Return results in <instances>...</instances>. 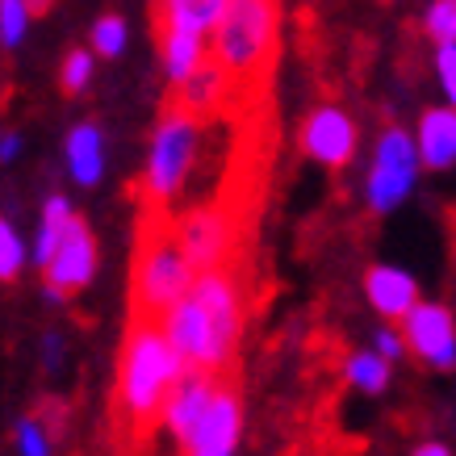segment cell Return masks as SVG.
<instances>
[{"label": "cell", "instance_id": "cell-18", "mask_svg": "<svg viewBox=\"0 0 456 456\" xmlns=\"http://www.w3.org/2000/svg\"><path fill=\"white\" fill-rule=\"evenodd\" d=\"M155 34H159V68L172 84L189 80L209 59V38L201 34H184V29H155Z\"/></svg>", "mask_w": 456, "mask_h": 456}, {"label": "cell", "instance_id": "cell-20", "mask_svg": "<svg viewBox=\"0 0 456 456\" xmlns=\"http://www.w3.org/2000/svg\"><path fill=\"white\" fill-rule=\"evenodd\" d=\"M344 381L364 398H381L389 381H394V364H386L373 347H360V352H352L344 360Z\"/></svg>", "mask_w": 456, "mask_h": 456}, {"label": "cell", "instance_id": "cell-3", "mask_svg": "<svg viewBox=\"0 0 456 456\" xmlns=\"http://www.w3.org/2000/svg\"><path fill=\"white\" fill-rule=\"evenodd\" d=\"M281 38V0H226L209 34V63L231 84H260L273 68Z\"/></svg>", "mask_w": 456, "mask_h": 456}, {"label": "cell", "instance_id": "cell-19", "mask_svg": "<svg viewBox=\"0 0 456 456\" xmlns=\"http://www.w3.org/2000/svg\"><path fill=\"white\" fill-rule=\"evenodd\" d=\"M71 222H76L71 197H63V193L46 197V201H42V209H38V231H34V239H29V264L46 268V264H51V256H55V248L63 243V235H68Z\"/></svg>", "mask_w": 456, "mask_h": 456}, {"label": "cell", "instance_id": "cell-9", "mask_svg": "<svg viewBox=\"0 0 456 456\" xmlns=\"http://www.w3.org/2000/svg\"><path fill=\"white\" fill-rule=\"evenodd\" d=\"M297 147H302V155L310 159V164L339 172V167H347L360 151V126L344 105L322 101V105H314V110L302 118Z\"/></svg>", "mask_w": 456, "mask_h": 456}, {"label": "cell", "instance_id": "cell-11", "mask_svg": "<svg viewBox=\"0 0 456 456\" xmlns=\"http://www.w3.org/2000/svg\"><path fill=\"white\" fill-rule=\"evenodd\" d=\"M239 436H243V398L235 386L222 381L209 411L193 428V436L184 440V456H235Z\"/></svg>", "mask_w": 456, "mask_h": 456}, {"label": "cell", "instance_id": "cell-4", "mask_svg": "<svg viewBox=\"0 0 456 456\" xmlns=\"http://www.w3.org/2000/svg\"><path fill=\"white\" fill-rule=\"evenodd\" d=\"M193 277L197 273L180 256L176 239H172V226L159 214H151L147 226L139 231L134 268H130V305H134V318L159 322L184 293L193 289Z\"/></svg>", "mask_w": 456, "mask_h": 456}, {"label": "cell", "instance_id": "cell-15", "mask_svg": "<svg viewBox=\"0 0 456 456\" xmlns=\"http://www.w3.org/2000/svg\"><path fill=\"white\" fill-rule=\"evenodd\" d=\"M63 167H68L71 184L80 189H97L110 167V139L97 122H76L63 139Z\"/></svg>", "mask_w": 456, "mask_h": 456}, {"label": "cell", "instance_id": "cell-23", "mask_svg": "<svg viewBox=\"0 0 456 456\" xmlns=\"http://www.w3.org/2000/svg\"><path fill=\"white\" fill-rule=\"evenodd\" d=\"M93 80H97V55H93L88 46L68 51V55H63V68H59V88H63L68 97H80Z\"/></svg>", "mask_w": 456, "mask_h": 456}, {"label": "cell", "instance_id": "cell-5", "mask_svg": "<svg viewBox=\"0 0 456 456\" xmlns=\"http://www.w3.org/2000/svg\"><path fill=\"white\" fill-rule=\"evenodd\" d=\"M201 139H206V122L189 118L176 105L155 122L151 142H147V164H142V201L151 214L172 209V201L184 193L201 159Z\"/></svg>", "mask_w": 456, "mask_h": 456}, {"label": "cell", "instance_id": "cell-1", "mask_svg": "<svg viewBox=\"0 0 456 456\" xmlns=\"http://www.w3.org/2000/svg\"><path fill=\"white\" fill-rule=\"evenodd\" d=\"M159 331L172 344L184 369L222 377L243 335V285L231 268L197 273L193 289L184 293L164 318Z\"/></svg>", "mask_w": 456, "mask_h": 456}, {"label": "cell", "instance_id": "cell-25", "mask_svg": "<svg viewBox=\"0 0 456 456\" xmlns=\"http://www.w3.org/2000/svg\"><path fill=\"white\" fill-rule=\"evenodd\" d=\"M419 26H423V34L431 38V46H452L456 42V0H428Z\"/></svg>", "mask_w": 456, "mask_h": 456}, {"label": "cell", "instance_id": "cell-14", "mask_svg": "<svg viewBox=\"0 0 456 456\" xmlns=\"http://www.w3.org/2000/svg\"><path fill=\"white\" fill-rule=\"evenodd\" d=\"M415 155L423 172H452L456 167V110L448 105H428L411 126Z\"/></svg>", "mask_w": 456, "mask_h": 456}, {"label": "cell", "instance_id": "cell-10", "mask_svg": "<svg viewBox=\"0 0 456 456\" xmlns=\"http://www.w3.org/2000/svg\"><path fill=\"white\" fill-rule=\"evenodd\" d=\"M402 344L415 360H423L436 373H452L456 369V314L448 302H423L398 322Z\"/></svg>", "mask_w": 456, "mask_h": 456}, {"label": "cell", "instance_id": "cell-31", "mask_svg": "<svg viewBox=\"0 0 456 456\" xmlns=\"http://www.w3.org/2000/svg\"><path fill=\"white\" fill-rule=\"evenodd\" d=\"M411 456H452V448L444 440H423V444H415V452Z\"/></svg>", "mask_w": 456, "mask_h": 456}, {"label": "cell", "instance_id": "cell-26", "mask_svg": "<svg viewBox=\"0 0 456 456\" xmlns=\"http://www.w3.org/2000/svg\"><path fill=\"white\" fill-rule=\"evenodd\" d=\"M431 76H436V88H440V105L456 110V42L431 51Z\"/></svg>", "mask_w": 456, "mask_h": 456}, {"label": "cell", "instance_id": "cell-24", "mask_svg": "<svg viewBox=\"0 0 456 456\" xmlns=\"http://www.w3.org/2000/svg\"><path fill=\"white\" fill-rule=\"evenodd\" d=\"M29 29H34V9L26 0H0V46L17 51L29 38Z\"/></svg>", "mask_w": 456, "mask_h": 456}, {"label": "cell", "instance_id": "cell-7", "mask_svg": "<svg viewBox=\"0 0 456 456\" xmlns=\"http://www.w3.org/2000/svg\"><path fill=\"white\" fill-rule=\"evenodd\" d=\"M172 226V239H176L180 256L189 260L193 273H214V268H226V260L235 256L239 243V222L226 206H193L189 214H180Z\"/></svg>", "mask_w": 456, "mask_h": 456}, {"label": "cell", "instance_id": "cell-28", "mask_svg": "<svg viewBox=\"0 0 456 456\" xmlns=\"http://www.w3.org/2000/svg\"><path fill=\"white\" fill-rule=\"evenodd\" d=\"M373 352L386 360V364H394V360L406 356V344H402V331H398V327H381V331L373 335Z\"/></svg>", "mask_w": 456, "mask_h": 456}, {"label": "cell", "instance_id": "cell-32", "mask_svg": "<svg viewBox=\"0 0 456 456\" xmlns=\"http://www.w3.org/2000/svg\"><path fill=\"white\" fill-rule=\"evenodd\" d=\"M29 9H34V17H42V13H51V4H55V0H26Z\"/></svg>", "mask_w": 456, "mask_h": 456}, {"label": "cell", "instance_id": "cell-8", "mask_svg": "<svg viewBox=\"0 0 456 456\" xmlns=\"http://www.w3.org/2000/svg\"><path fill=\"white\" fill-rule=\"evenodd\" d=\"M97 268H101V243L93 235V226L76 214V222L68 226L63 243L55 248L51 264L42 268V281H46V302L63 305L68 297H76L80 289H88L97 281Z\"/></svg>", "mask_w": 456, "mask_h": 456}, {"label": "cell", "instance_id": "cell-21", "mask_svg": "<svg viewBox=\"0 0 456 456\" xmlns=\"http://www.w3.org/2000/svg\"><path fill=\"white\" fill-rule=\"evenodd\" d=\"M126 46H130V26L126 17L118 13H105L93 21V34H88V51L97 59H122Z\"/></svg>", "mask_w": 456, "mask_h": 456}, {"label": "cell", "instance_id": "cell-16", "mask_svg": "<svg viewBox=\"0 0 456 456\" xmlns=\"http://www.w3.org/2000/svg\"><path fill=\"white\" fill-rule=\"evenodd\" d=\"M226 93H231V80L222 76V68H214V63L206 59L189 80L176 84V110H184L189 118H201V122H206L209 113L222 110Z\"/></svg>", "mask_w": 456, "mask_h": 456}, {"label": "cell", "instance_id": "cell-29", "mask_svg": "<svg viewBox=\"0 0 456 456\" xmlns=\"http://www.w3.org/2000/svg\"><path fill=\"white\" fill-rule=\"evenodd\" d=\"M26 151V139H21V130H0V167H9L21 159Z\"/></svg>", "mask_w": 456, "mask_h": 456}, {"label": "cell", "instance_id": "cell-30", "mask_svg": "<svg viewBox=\"0 0 456 456\" xmlns=\"http://www.w3.org/2000/svg\"><path fill=\"white\" fill-rule=\"evenodd\" d=\"M42 356H46V369H59V360H63V339L55 331L42 339Z\"/></svg>", "mask_w": 456, "mask_h": 456}, {"label": "cell", "instance_id": "cell-22", "mask_svg": "<svg viewBox=\"0 0 456 456\" xmlns=\"http://www.w3.org/2000/svg\"><path fill=\"white\" fill-rule=\"evenodd\" d=\"M29 268V243L13 218L0 214V281H17Z\"/></svg>", "mask_w": 456, "mask_h": 456}, {"label": "cell", "instance_id": "cell-17", "mask_svg": "<svg viewBox=\"0 0 456 456\" xmlns=\"http://www.w3.org/2000/svg\"><path fill=\"white\" fill-rule=\"evenodd\" d=\"M222 13H226V0H155V26L201 34V38L214 34Z\"/></svg>", "mask_w": 456, "mask_h": 456}, {"label": "cell", "instance_id": "cell-12", "mask_svg": "<svg viewBox=\"0 0 456 456\" xmlns=\"http://www.w3.org/2000/svg\"><path fill=\"white\" fill-rule=\"evenodd\" d=\"M364 302L373 305L386 322H402L419 302H423V289H419V277L402 264H369L364 268Z\"/></svg>", "mask_w": 456, "mask_h": 456}, {"label": "cell", "instance_id": "cell-13", "mask_svg": "<svg viewBox=\"0 0 456 456\" xmlns=\"http://www.w3.org/2000/svg\"><path fill=\"white\" fill-rule=\"evenodd\" d=\"M218 386H222V377L184 369V377L172 386V394H167V402H164V411H159V423H164L167 436H176L180 444L189 440V436H193V428L201 423V415L209 411V402H214Z\"/></svg>", "mask_w": 456, "mask_h": 456}, {"label": "cell", "instance_id": "cell-27", "mask_svg": "<svg viewBox=\"0 0 456 456\" xmlns=\"http://www.w3.org/2000/svg\"><path fill=\"white\" fill-rule=\"evenodd\" d=\"M13 444H17V456H51V431H46V423L38 415H26L17 423Z\"/></svg>", "mask_w": 456, "mask_h": 456}, {"label": "cell", "instance_id": "cell-2", "mask_svg": "<svg viewBox=\"0 0 456 456\" xmlns=\"http://www.w3.org/2000/svg\"><path fill=\"white\" fill-rule=\"evenodd\" d=\"M180 377H184V360L172 352L159 322L134 318L118 356V411L126 415V423L134 431L151 428Z\"/></svg>", "mask_w": 456, "mask_h": 456}, {"label": "cell", "instance_id": "cell-6", "mask_svg": "<svg viewBox=\"0 0 456 456\" xmlns=\"http://www.w3.org/2000/svg\"><path fill=\"white\" fill-rule=\"evenodd\" d=\"M419 155L411 126H386L373 142V159L364 167V206L369 214H398L419 189Z\"/></svg>", "mask_w": 456, "mask_h": 456}]
</instances>
